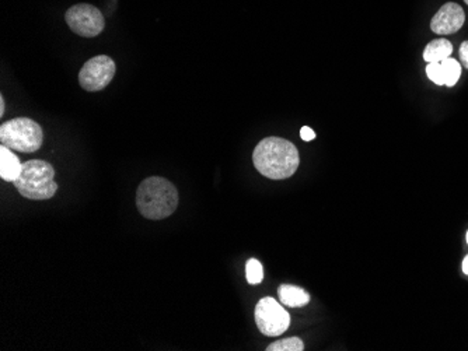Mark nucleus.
Returning <instances> with one entry per match:
<instances>
[{"mask_svg":"<svg viewBox=\"0 0 468 351\" xmlns=\"http://www.w3.org/2000/svg\"><path fill=\"white\" fill-rule=\"evenodd\" d=\"M5 115V99L0 97V117Z\"/></svg>","mask_w":468,"mask_h":351,"instance_id":"19","label":"nucleus"},{"mask_svg":"<svg viewBox=\"0 0 468 351\" xmlns=\"http://www.w3.org/2000/svg\"><path fill=\"white\" fill-rule=\"evenodd\" d=\"M65 20L74 34L85 38L97 37L106 27L103 13L97 8L87 3L72 6L66 12Z\"/></svg>","mask_w":468,"mask_h":351,"instance_id":"6","label":"nucleus"},{"mask_svg":"<svg viewBox=\"0 0 468 351\" xmlns=\"http://www.w3.org/2000/svg\"><path fill=\"white\" fill-rule=\"evenodd\" d=\"M0 143L20 153H34L44 143V132L30 118H15L0 126Z\"/></svg>","mask_w":468,"mask_h":351,"instance_id":"4","label":"nucleus"},{"mask_svg":"<svg viewBox=\"0 0 468 351\" xmlns=\"http://www.w3.org/2000/svg\"><path fill=\"white\" fill-rule=\"evenodd\" d=\"M13 184L22 196L31 200L51 199L58 191L55 169L49 162L42 160L26 161L20 177Z\"/></svg>","mask_w":468,"mask_h":351,"instance_id":"3","label":"nucleus"},{"mask_svg":"<svg viewBox=\"0 0 468 351\" xmlns=\"http://www.w3.org/2000/svg\"><path fill=\"white\" fill-rule=\"evenodd\" d=\"M256 169L264 177L275 181L290 178L297 171L300 157L297 147L282 137H267L258 143L253 153Z\"/></svg>","mask_w":468,"mask_h":351,"instance_id":"1","label":"nucleus"},{"mask_svg":"<svg viewBox=\"0 0 468 351\" xmlns=\"http://www.w3.org/2000/svg\"><path fill=\"white\" fill-rule=\"evenodd\" d=\"M426 74L428 77L437 85H446V78H444V71L443 66L440 62L435 63H428L426 66Z\"/></svg>","mask_w":468,"mask_h":351,"instance_id":"15","label":"nucleus"},{"mask_svg":"<svg viewBox=\"0 0 468 351\" xmlns=\"http://www.w3.org/2000/svg\"><path fill=\"white\" fill-rule=\"evenodd\" d=\"M23 164L12 148L2 144L0 147V178L8 182H15L22 173Z\"/></svg>","mask_w":468,"mask_h":351,"instance_id":"9","label":"nucleus"},{"mask_svg":"<svg viewBox=\"0 0 468 351\" xmlns=\"http://www.w3.org/2000/svg\"><path fill=\"white\" fill-rule=\"evenodd\" d=\"M465 22V13L457 3L449 2L443 5L431 22V28L435 34L450 35L457 33Z\"/></svg>","mask_w":468,"mask_h":351,"instance_id":"8","label":"nucleus"},{"mask_svg":"<svg viewBox=\"0 0 468 351\" xmlns=\"http://www.w3.org/2000/svg\"><path fill=\"white\" fill-rule=\"evenodd\" d=\"M453 53V45L446 38H439L429 42L424 51V60L428 63L442 62Z\"/></svg>","mask_w":468,"mask_h":351,"instance_id":"11","label":"nucleus"},{"mask_svg":"<svg viewBox=\"0 0 468 351\" xmlns=\"http://www.w3.org/2000/svg\"><path fill=\"white\" fill-rule=\"evenodd\" d=\"M464 2H465V3H467V5H468V0H464Z\"/></svg>","mask_w":468,"mask_h":351,"instance_id":"21","label":"nucleus"},{"mask_svg":"<svg viewBox=\"0 0 468 351\" xmlns=\"http://www.w3.org/2000/svg\"><path fill=\"white\" fill-rule=\"evenodd\" d=\"M136 206L144 219H167L177 210L178 206L177 188L166 178H146L137 188Z\"/></svg>","mask_w":468,"mask_h":351,"instance_id":"2","label":"nucleus"},{"mask_svg":"<svg viewBox=\"0 0 468 351\" xmlns=\"http://www.w3.org/2000/svg\"><path fill=\"white\" fill-rule=\"evenodd\" d=\"M279 301L281 304L289 307V308H300L306 307L310 302V296L303 289L290 286V284H282L278 290Z\"/></svg>","mask_w":468,"mask_h":351,"instance_id":"10","label":"nucleus"},{"mask_svg":"<svg viewBox=\"0 0 468 351\" xmlns=\"http://www.w3.org/2000/svg\"><path fill=\"white\" fill-rule=\"evenodd\" d=\"M462 272L468 276V255L462 260Z\"/></svg>","mask_w":468,"mask_h":351,"instance_id":"18","label":"nucleus"},{"mask_svg":"<svg viewBox=\"0 0 468 351\" xmlns=\"http://www.w3.org/2000/svg\"><path fill=\"white\" fill-rule=\"evenodd\" d=\"M460 59L465 69H468V41L462 42L460 46Z\"/></svg>","mask_w":468,"mask_h":351,"instance_id":"17","label":"nucleus"},{"mask_svg":"<svg viewBox=\"0 0 468 351\" xmlns=\"http://www.w3.org/2000/svg\"><path fill=\"white\" fill-rule=\"evenodd\" d=\"M304 343L300 337H289L274 341L267 347V351H303Z\"/></svg>","mask_w":468,"mask_h":351,"instance_id":"13","label":"nucleus"},{"mask_svg":"<svg viewBox=\"0 0 468 351\" xmlns=\"http://www.w3.org/2000/svg\"><path fill=\"white\" fill-rule=\"evenodd\" d=\"M443 66V71H444V78H446V85L447 87H453L460 76H461V65L453 59V58H447L444 60L440 62Z\"/></svg>","mask_w":468,"mask_h":351,"instance_id":"12","label":"nucleus"},{"mask_svg":"<svg viewBox=\"0 0 468 351\" xmlns=\"http://www.w3.org/2000/svg\"><path fill=\"white\" fill-rule=\"evenodd\" d=\"M115 71V62L107 55H99L83 65L79 73V83L86 92H101L112 81Z\"/></svg>","mask_w":468,"mask_h":351,"instance_id":"7","label":"nucleus"},{"mask_svg":"<svg viewBox=\"0 0 468 351\" xmlns=\"http://www.w3.org/2000/svg\"><path fill=\"white\" fill-rule=\"evenodd\" d=\"M300 137H301L304 142H311V140H315L316 133H315V130L311 129V128L303 126L301 130H300Z\"/></svg>","mask_w":468,"mask_h":351,"instance_id":"16","label":"nucleus"},{"mask_svg":"<svg viewBox=\"0 0 468 351\" xmlns=\"http://www.w3.org/2000/svg\"><path fill=\"white\" fill-rule=\"evenodd\" d=\"M254 318L260 332L269 337L283 334L290 325V315L287 311L271 297H265L258 301Z\"/></svg>","mask_w":468,"mask_h":351,"instance_id":"5","label":"nucleus"},{"mask_svg":"<svg viewBox=\"0 0 468 351\" xmlns=\"http://www.w3.org/2000/svg\"><path fill=\"white\" fill-rule=\"evenodd\" d=\"M246 277L250 284H260L264 279V268L257 259H250L246 265Z\"/></svg>","mask_w":468,"mask_h":351,"instance_id":"14","label":"nucleus"},{"mask_svg":"<svg viewBox=\"0 0 468 351\" xmlns=\"http://www.w3.org/2000/svg\"><path fill=\"white\" fill-rule=\"evenodd\" d=\"M467 243H468V231H467Z\"/></svg>","mask_w":468,"mask_h":351,"instance_id":"20","label":"nucleus"}]
</instances>
